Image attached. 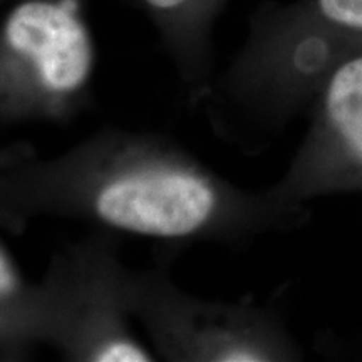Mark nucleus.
Masks as SVG:
<instances>
[{
    "label": "nucleus",
    "instance_id": "obj_1",
    "mask_svg": "<svg viewBox=\"0 0 362 362\" xmlns=\"http://www.w3.org/2000/svg\"><path fill=\"white\" fill-rule=\"evenodd\" d=\"M39 218L136 237L238 243L297 228L307 210L270 187H237L166 136L107 128L54 156L27 143L0 153V226L22 233Z\"/></svg>",
    "mask_w": 362,
    "mask_h": 362
},
{
    "label": "nucleus",
    "instance_id": "obj_2",
    "mask_svg": "<svg viewBox=\"0 0 362 362\" xmlns=\"http://www.w3.org/2000/svg\"><path fill=\"white\" fill-rule=\"evenodd\" d=\"M362 42V0L267 2L237 56L206 96L223 136L255 143L307 111L330 62Z\"/></svg>",
    "mask_w": 362,
    "mask_h": 362
},
{
    "label": "nucleus",
    "instance_id": "obj_3",
    "mask_svg": "<svg viewBox=\"0 0 362 362\" xmlns=\"http://www.w3.org/2000/svg\"><path fill=\"white\" fill-rule=\"evenodd\" d=\"M88 0H4L0 121L66 124L89 106L96 45Z\"/></svg>",
    "mask_w": 362,
    "mask_h": 362
},
{
    "label": "nucleus",
    "instance_id": "obj_4",
    "mask_svg": "<svg viewBox=\"0 0 362 362\" xmlns=\"http://www.w3.org/2000/svg\"><path fill=\"white\" fill-rule=\"evenodd\" d=\"M129 269L115 233L101 230L57 250L37 282L44 342L66 361L148 362L155 351L136 336L128 307Z\"/></svg>",
    "mask_w": 362,
    "mask_h": 362
},
{
    "label": "nucleus",
    "instance_id": "obj_5",
    "mask_svg": "<svg viewBox=\"0 0 362 362\" xmlns=\"http://www.w3.org/2000/svg\"><path fill=\"white\" fill-rule=\"evenodd\" d=\"M128 307L158 359L171 362H285L302 351L282 320L252 302L208 300L156 269L128 274Z\"/></svg>",
    "mask_w": 362,
    "mask_h": 362
},
{
    "label": "nucleus",
    "instance_id": "obj_6",
    "mask_svg": "<svg viewBox=\"0 0 362 362\" xmlns=\"http://www.w3.org/2000/svg\"><path fill=\"white\" fill-rule=\"evenodd\" d=\"M305 112L304 139L270 188L293 205L324 194L362 192V42L330 62Z\"/></svg>",
    "mask_w": 362,
    "mask_h": 362
},
{
    "label": "nucleus",
    "instance_id": "obj_7",
    "mask_svg": "<svg viewBox=\"0 0 362 362\" xmlns=\"http://www.w3.org/2000/svg\"><path fill=\"white\" fill-rule=\"evenodd\" d=\"M155 25L189 98L203 101L214 67V27L228 0H123Z\"/></svg>",
    "mask_w": 362,
    "mask_h": 362
},
{
    "label": "nucleus",
    "instance_id": "obj_8",
    "mask_svg": "<svg viewBox=\"0 0 362 362\" xmlns=\"http://www.w3.org/2000/svg\"><path fill=\"white\" fill-rule=\"evenodd\" d=\"M44 342L37 284H29L0 245V356L22 359Z\"/></svg>",
    "mask_w": 362,
    "mask_h": 362
},
{
    "label": "nucleus",
    "instance_id": "obj_9",
    "mask_svg": "<svg viewBox=\"0 0 362 362\" xmlns=\"http://www.w3.org/2000/svg\"><path fill=\"white\" fill-rule=\"evenodd\" d=\"M2 4H4V0H0V6H2Z\"/></svg>",
    "mask_w": 362,
    "mask_h": 362
}]
</instances>
